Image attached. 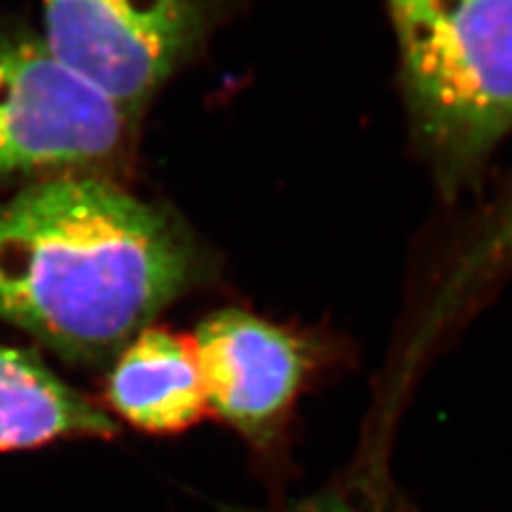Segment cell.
<instances>
[{"label":"cell","instance_id":"7a4b0ae2","mask_svg":"<svg viewBox=\"0 0 512 512\" xmlns=\"http://www.w3.org/2000/svg\"><path fill=\"white\" fill-rule=\"evenodd\" d=\"M410 107L448 188L512 128V0H391Z\"/></svg>","mask_w":512,"mask_h":512},{"label":"cell","instance_id":"3957f363","mask_svg":"<svg viewBox=\"0 0 512 512\" xmlns=\"http://www.w3.org/2000/svg\"><path fill=\"white\" fill-rule=\"evenodd\" d=\"M133 122L43 37L0 26V186L99 175L126 152Z\"/></svg>","mask_w":512,"mask_h":512},{"label":"cell","instance_id":"9c48e42d","mask_svg":"<svg viewBox=\"0 0 512 512\" xmlns=\"http://www.w3.org/2000/svg\"><path fill=\"white\" fill-rule=\"evenodd\" d=\"M224 512H406L395 504L393 498H382V495H355L350 491L327 489L308 498L288 500L271 508H224Z\"/></svg>","mask_w":512,"mask_h":512},{"label":"cell","instance_id":"6da1fadb","mask_svg":"<svg viewBox=\"0 0 512 512\" xmlns=\"http://www.w3.org/2000/svg\"><path fill=\"white\" fill-rule=\"evenodd\" d=\"M205 274L171 212L103 175H60L0 201V320L73 365L120 350Z\"/></svg>","mask_w":512,"mask_h":512},{"label":"cell","instance_id":"5b68a950","mask_svg":"<svg viewBox=\"0 0 512 512\" xmlns=\"http://www.w3.org/2000/svg\"><path fill=\"white\" fill-rule=\"evenodd\" d=\"M207 412L231 427L263 463L284 457L299 395L318 350L301 335L244 310H220L197 329Z\"/></svg>","mask_w":512,"mask_h":512},{"label":"cell","instance_id":"8992f818","mask_svg":"<svg viewBox=\"0 0 512 512\" xmlns=\"http://www.w3.org/2000/svg\"><path fill=\"white\" fill-rule=\"evenodd\" d=\"M105 404L120 421L148 436H175L207 414L195 342L148 327L111 363Z\"/></svg>","mask_w":512,"mask_h":512},{"label":"cell","instance_id":"ba28073f","mask_svg":"<svg viewBox=\"0 0 512 512\" xmlns=\"http://www.w3.org/2000/svg\"><path fill=\"white\" fill-rule=\"evenodd\" d=\"M512 263V197L502 210L487 224L474 244L463 252L451 274L440 286L436 299L429 303L427 316L421 323L419 333L412 340V352L408 355L410 367L421 359L425 350L431 348L444 327L451 323L453 316L461 310L480 286L491 280L498 271Z\"/></svg>","mask_w":512,"mask_h":512},{"label":"cell","instance_id":"52a82bcc","mask_svg":"<svg viewBox=\"0 0 512 512\" xmlns=\"http://www.w3.org/2000/svg\"><path fill=\"white\" fill-rule=\"evenodd\" d=\"M118 434L114 416L58 378L35 352L0 344V453Z\"/></svg>","mask_w":512,"mask_h":512},{"label":"cell","instance_id":"277c9868","mask_svg":"<svg viewBox=\"0 0 512 512\" xmlns=\"http://www.w3.org/2000/svg\"><path fill=\"white\" fill-rule=\"evenodd\" d=\"M45 43L90 86L137 118L190 58L210 0H41Z\"/></svg>","mask_w":512,"mask_h":512}]
</instances>
